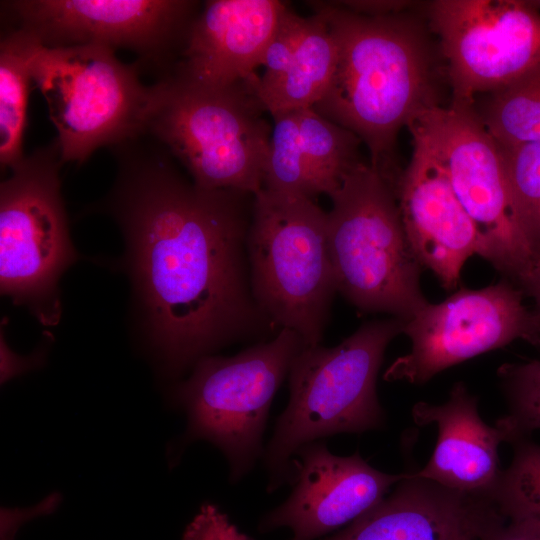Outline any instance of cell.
Here are the masks:
<instances>
[{"label":"cell","instance_id":"6da1fadb","mask_svg":"<svg viewBox=\"0 0 540 540\" xmlns=\"http://www.w3.org/2000/svg\"><path fill=\"white\" fill-rule=\"evenodd\" d=\"M114 183L102 206L126 244V269L149 340L179 374L233 343L279 329L252 292L248 231L254 195L207 189L148 134L109 148Z\"/></svg>","mask_w":540,"mask_h":540},{"label":"cell","instance_id":"7a4b0ae2","mask_svg":"<svg viewBox=\"0 0 540 540\" xmlns=\"http://www.w3.org/2000/svg\"><path fill=\"white\" fill-rule=\"evenodd\" d=\"M308 5L324 16L337 45L331 81L312 108L354 133L368 148L369 164L395 184L401 173L394 156L399 131L442 105L439 78L445 67L425 14L411 8L365 16L333 1Z\"/></svg>","mask_w":540,"mask_h":540},{"label":"cell","instance_id":"3957f363","mask_svg":"<svg viewBox=\"0 0 540 540\" xmlns=\"http://www.w3.org/2000/svg\"><path fill=\"white\" fill-rule=\"evenodd\" d=\"M258 80L216 86L169 72L151 85L144 133L196 185L255 195L263 189L272 134Z\"/></svg>","mask_w":540,"mask_h":540},{"label":"cell","instance_id":"277c9868","mask_svg":"<svg viewBox=\"0 0 540 540\" xmlns=\"http://www.w3.org/2000/svg\"><path fill=\"white\" fill-rule=\"evenodd\" d=\"M402 330L398 318L371 320L334 347L301 350L288 375L287 407L264 448L269 492L292 482L294 457L306 444L384 427L376 380L387 346Z\"/></svg>","mask_w":540,"mask_h":540},{"label":"cell","instance_id":"5b68a950","mask_svg":"<svg viewBox=\"0 0 540 540\" xmlns=\"http://www.w3.org/2000/svg\"><path fill=\"white\" fill-rule=\"evenodd\" d=\"M330 199L327 238L337 292L361 312L407 321L428 301L394 186L361 162Z\"/></svg>","mask_w":540,"mask_h":540},{"label":"cell","instance_id":"8992f818","mask_svg":"<svg viewBox=\"0 0 540 540\" xmlns=\"http://www.w3.org/2000/svg\"><path fill=\"white\" fill-rule=\"evenodd\" d=\"M253 296L274 325L321 343L337 293L327 212L314 199L260 190L248 231Z\"/></svg>","mask_w":540,"mask_h":540},{"label":"cell","instance_id":"52a82bcc","mask_svg":"<svg viewBox=\"0 0 540 540\" xmlns=\"http://www.w3.org/2000/svg\"><path fill=\"white\" fill-rule=\"evenodd\" d=\"M33 85L44 97L64 163L82 165L99 148L145 132L151 85L140 67L100 45L49 48L31 60Z\"/></svg>","mask_w":540,"mask_h":540},{"label":"cell","instance_id":"ba28073f","mask_svg":"<svg viewBox=\"0 0 540 540\" xmlns=\"http://www.w3.org/2000/svg\"><path fill=\"white\" fill-rule=\"evenodd\" d=\"M305 346L296 332L283 328L234 356L201 358L175 389L174 398L188 417L185 439L219 448L231 481L242 479L263 457L273 398Z\"/></svg>","mask_w":540,"mask_h":540},{"label":"cell","instance_id":"9c48e42d","mask_svg":"<svg viewBox=\"0 0 540 540\" xmlns=\"http://www.w3.org/2000/svg\"><path fill=\"white\" fill-rule=\"evenodd\" d=\"M56 138L11 168L0 185L1 292L45 325L57 323L58 281L77 260L61 195Z\"/></svg>","mask_w":540,"mask_h":540},{"label":"cell","instance_id":"30bf717a","mask_svg":"<svg viewBox=\"0 0 540 540\" xmlns=\"http://www.w3.org/2000/svg\"><path fill=\"white\" fill-rule=\"evenodd\" d=\"M407 127L426 141L444 167L476 226L478 255L525 294L534 272V254L514 215L500 146L474 105L435 106Z\"/></svg>","mask_w":540,"mask_h":540},{"label":"cell","instance_id":"8fae6325","mask_svg":"<svg viewBox=\"0 0 540 540\" xmlns=\"http://www.w3.org/2000/svg\"><path fill=\"white\" fill-rule=\"evenodd\" d=\"M1 7L15 28L49 48L100 45L138 56L136 63L167 75L202 4L193 0H10Z\"/></svg>","mask_w":540,"mask_h":540},{"label":"cell","instance_id":"7c38bea8","mask_svg":"<svg viewBox=\"0 0 540 540\" xmlns=\"http://www.w3.org/2000/svg\"><path fill=\"white\" fill-rule=\"evenodd\" d=\"M424 14L451 89L450 103L512 83L540 64V9L534 1L436 0Z\"/></svg>","mask_w":540,"mask_h":540},{"label":"cell","instance_id":"4fadbf2b","mask_svg":"<svg viewBox=\"0 0 540 540\" xmlns=\"http://www.w3.org/2000/svg\"><path fill=\"white\" fill-rule=\"evenodd\" d=\"M525 297L502 278L481 289L461 288L436 304L428 302L403 322L411 349L391 363L384 380L424 384L447 368L516 340L540 348V317L525 305Z\"/></svg>","mask_w":540,"mask_h":540},{"label":"cell","instance_id":"5bb4252c","mask_svg":"<svg viewBox=\"0 0 540 540\" xmlns=\"http://www.w3.org/2000/svg\"><path fill=\"white\" fill-rule=\"evenodd\" d=\"M293 463L291 494L261 524L264 530L289 528L293 540H315L351 523L380 502L405 475L382 472L359 452L335 455L323 441L300 448Z\"/></svg>","mask_w":540,"mask_h":540},{"label":"cell","instance_id":"9a60e30c","mask_svg":"<svg viewBox=\"0 0 540 540\" xmlns=\"http://www.w3.org/2000/svg\"><path fill=\"white\" fill-rule=\"evenodd\" d=\"M411 135L412 155L395 185L401 221L421 266L452 290L466 261L479 254V235L440 160L421 136Z\"/></svg>","mask_w":540,"mask_h":540},{"label":"cell","instance_id":"2e32d148","mask_svg":"<svg viewBox=\"0 0 540 540\" xmlns=\"http://www.w3.org/2000/svg\"><path fill=\"white\" fill-rule=\"evenodd\" d=\"M507 520L493 499L405 472L391 493L323 540H489Z\"/></svg>","mask_w":540,"mask_h":540},{"label":"cell","instance_id":"e0dca14e","mask_svg":"<svg viewBox=\"0 0 540 540\" xmlns=\"http://www.w3.org/2000/svg\"><path fill=\"white\" fill-rule=\"evenodd\" d=\"M287 4L279 0H209L170 70L216 86L257 79L265 49Z\"/></svg>","mask_w":540,"mask_h":540},{"label":"cell","instance_id":"ac0fdd59","mask_svg":"<svg viewBox=\"0 0 540 540\" xmlns=\"http://www.w3.org/2000/svg\"><path fill=\"white\" fill-rule=\"evenodd\" d=\"M412 417L418 425H435L438 433L429 461L414 475L460 493L494 500L504 472L498 449L502 442L510 441L507 425L501 419L496 426L485 423L478 412L477 397L463 382L453 385L443 404H415Z\"/></svg>","mask_w":540,"mask_h":540},{"label":"cell","instance_id":"d6986e66","mask_svg":"<svg viewBox=\"0 0 540 540\" xmlns=\"http://www.w3.org/2000/svg\"><path fill=\"white\" fill-rule=\"evenodd\" d=\"M297 126L290 133L281 157V181L293 194L314 199L329 197L358 164L361 140L331 122L312 107L295 110Z\"/></svg>","mask_w":540,"mask_h":540},{"label":"cell","instance_id":"ffe728a7","mask_svg":"<svg viewBox=\"0 0 540 540\" xmlns=\"http://www.w3.org/2000/svg\"><path fill=\"white\" fill-rule=\"evenodd\" d=\"M337 61V45L324 16L313 10L294 57L281 78L257 93L273 117L313 107L325 93Z\"/></svg>","mask_w":540,"mask_h":540},{"label":"cell","instance_id":"44dd1931","mask_svg":"<svg viewBox=\"0 0 540 540\" xmlns=\"http://www.w3.org/2000/svg\"><path fill=\"white\" fill-rule=\"evenodd\" d=\"M42 44L31 33L12 27L0 40V165L11 169L25 156L23 137L31 87V60Z\"/></svg>","mask_w":540,"mask_h":540},{"label":"cell","instance_id":"7402d4cb","mask_svg":"<svg viewBox=\"0 0 540 540\" xmlns=\"http://www.w3.org/2000/svg\"><path fill=\"white\" fill-rule=\"evenodd\" d=\"M476 112L501 147L540 143V64L488 93L483 108Z\"/></svg>","mask_w":540,"mask_h":540},{"label":"cell","instance_id":"603a6c76","mask_svg":"<svg viewBox=\"0 0 540 540\" xmlns=\"http://www.w3.org/2000/svg\"><path fill=\"white\" fill-rule=\"evenodd\" d=\"M500 150L514 215L532 248L536 267L540 262V143L500 146Z\"/></svg>","mask_w":540,"mask_h":540},{"label":"cell","instance_id":"cb8c5ba5","mask_svg":"<svg viewBox=\"0 0 540 540\" xmlns=\"http://www.w3.org/2000/svg\"><path fill=\"white\" fill-rule=\"evenodd\" d=\"M510 444L513 458L503 472L494 500L508 520L540 523V444L528 437Z\"/></svg>","mask_w":540,"mask_h":540},{"label":"cell","instance_id":"d4e9b609","mask_svg":"<svg viewBox=\"0 0 540 540\" xmlns=\"http://www.w3.org/2000/svg\"><path fill=\"white\" fill-rule=\"evenodd\" d=\"M508 413L500 419L510 431V441L540 430V360L506 363L497 371Z\"/></svg>","mask_w":540,"mask_h":540},{"label":"cell","instance_id":"484cf974","mask_svg":"<svg viewBox=\"0 0 540 540\" xmlns=\"http://www.w3.org/2000/svg\"><path fill=\"white\" fill-rule=\"evenodd\" d=\"M306 19L287 5L263 54L264 72L259 76L257 93L276 83L288 68L303 36Z\"/></svg>","mask_w":540,"mask_h":540},{"label":"cell","instance_id":"4316f807","mask_svg":"<svg viewBox=\"0 0 540 540\" xmlns=\"http://www.w3.org/2000/svg\"><path fill=\"white\" fill-rule=\"evenodd\" d=\"M183 540H247L217 506L204 503L187 525Z\"/></svg>","mask_w":540,"mask_h":540},{"label":"cell","instance_id":"83f0119b","mask_svg":"<svg viewBox=\"0 0 540 540\" xmlns=\"http://www.w3.org/2000/svg\"><path fill=\"white\" fill-rule=\"evenodd\" d=\"M336 5L365 16H385L413 8L409 1H333Z\"/></svg>","mask_w":540,"mask_h":540},{"label":"cell","instance_id":"f1b7e54d","mask_svg":"<svg viewBox=\"0 0 540 540\" xmlns=\"http://www.w3.org/2000/svg\"><path fill=\"white\" fill-rule=\"evenodd\" d=\"M489 540H540V523L531 520H507Z\"/></svg>","mask_w":540,"mask_h":540},{"label":"cell","instance_id":"f546056e","mask_svg":"<svg viewBox=\"0 0 540 540\" xmlns=\"http://www.w3.org/2000/svg\"><path fill=\"white\" fill-rule=\"evenodd\" d=\"M526 297H530L533 300V309L540 317V263L533 273L530 285L526 291Z\"/></svg>","mask_w":540,"mask_h":540}]
</instances>
